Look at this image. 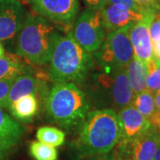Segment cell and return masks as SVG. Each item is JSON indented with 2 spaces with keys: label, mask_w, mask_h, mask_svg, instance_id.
Here are the masks:
<instances>
[{
  "label": "cell",
  "mask_w": 160,
  "mask_h": 160,
  "mask_svg": "<svg viewBox=\"0 0 160 160\" xmlns=\"http://www.w3.org/2000/svg\"><path fill=\"white\" fill-rule=\"evenodd\" d=\"M157 10L150 9L145 16L134 22L129 29L133 57L144 62L147 66L152 62V41L149 35V24Z\"/></svg>",
  "instance_id": "cell-12"
},
{
  "label": "cell",
  "mask_w": 160,
  "mask_h": 160,
  "mask_svg": "<svg viewBox=\"0 0 160 160\" xmlns=\"http://www.w3.org/2000/svg\"><path fill=\"white\" fill-rule=\"evenodd\" d=\"M84 160H119V158L115 153L114 150H112L106 154L96 155V156L86 158H84Z\"/></svg>",
  "instance_id": "cell-27"
},
{
  "label": "cell",
  "mask_w": 160,
  "mask_h": 160,
  "mask_svg": "<svg viewBox=\"0 0 160 160\" xmlns=\"http://www.w3.org/2000/svg\"><path fill=\"white\" fill-rule=\"evenodd\" d=\"M48 64L47 76L51 81L79 86L94 66L92 53L82 48L69 31L58 39Z\"/></svg>",
  "instance_id": "cell-4"
},
{
  "label": "cell",
  "mask_w": 160,
  "mask_h": 160,
  "mask_svg": "<svg viewBox=\"0 0 160 160\" xmlns=\"http://www.w3.org/2000/svg\"><path fill=\"white\" fill-rule=\"evenodd\" d=\"M132 104L152 126L158 128L160 133V116L155 105L154 94L146 89L134 94Z\"/></svg>",
  "instance_id": "cell-16"
},
{
  "label": "cell",
  "mask_w": 160,
  "mask_h": 160,
  "mask_svg": "<svg viewBox=\"0 0 160 160\" xmlns=\"http://www.w3.org/2000/svg\"><path fill=\"white\" fill-rule=\"evenodd\" d=\"M139 5L146 8H153L157 11H160V4L157 0H134Z\"/></svg>",
  "instance_id": "cell-29"
},
{
  "label": "cell",
  "mask_w": 160,
  "mask_h": 160,
  "mask_svg": "<svg viewBox=\"0 0 160 160\" xmlns=\"http://www.w3.org/2000/svg\"><path fill=\"white\" fill-rule=\"evenodd\" d=\"M152 60L156 67L160 66V41L152 43Z\"/></svg>",
  "instance_id": "cell-28"
},
{
  "label": "cell",
  "mask_w": 160,
  "mask_h": 160,
  "mask_svg": "<svg viewBox=\"0 0 160 160\" xmlns=\"http://www.w3.org/2000/svg\"><path fill=\"white\" fill-rule=\"evenodd\" d=\"M157 1H158V3L160 4V0H157Z\"/></svg>",
  "instance_id": "cell-34"
},
{
  "label": "cell",
  "mask_w": 160,
  "mask_h": 160,
  "mask_svg": "<svg viewBox=\"0 0 160 160\" xmlns=\"http://www.w3.org/2000/svg\"><path fill=\"white\" fill-rule=\"evenodd\" d=\"M36 137L40 142L56 148L64 143L66 139V134L62 130L59 129L57 127L42 126L38 129Z\"/></svg>",
  "instance_id": "cell-20"
},
{
  "label": "cell",
  "mask_w": 160,
  "mask_h": 160,
  "mask_svg": "<svg viewBox=\"0 0 160 160\" xmlns=\"http://www.w3.org/2000/svg\"><path fill=\"white\" fill-rule=\"evenodd\" d=\"M6 48L4 47L3 44L0 42V58H2L5 54H6Z\"/></svg>",
  "instance_id": "cell-32"
},
{
  "label": "cell",
  "mask_w": 160,
  "mask_h": 160,
  "mask_svg": "<svg viewBox=\"0 0 160 160\" xmlns=\"http://www.w3.org/2000/svg\"><path fill=\"white\" fill-rule=\"evenodd\" d=\"M49 90L46 81L40 78L38 76L34 75V72L20 75L15 78L12 85L6 101V109H9L12 104L19 98L29 94H34L39 102L42 101L46 102Z\"/></svg>",
  "instance_id": "cell-13"
},
{
  "label": "cell",
  "mask_w": 160,
  "mask_h": 160,
  "mask_svg": "<svg viewBox=\"0 0 160 160\" xmlns=\"http://www.w3.org/2000/svg\"><path fill=\"white\" fill-rule=\"evenodd\" d=\"M149 29L152 43L160 41V11L155 12L154 17L149 24Z\"/></svg>",
  "instance_id": "cell-24"
},
{
  "label": "cell",
  "mask_w": 160,
  "mask_h": 160,
  "mask_svg": "<svg viewBox=\"0 0 160 160\" xmlns=\"http://www.w3.org/2000/svg\"><path fill=\"white\" fill-rule=\"evenodd\" d=\"M29 153L35 160H57L58 151L54 147L37 141L29 144Z\"/></svg>",
  "instance_id": "cell-21"
},
{
  "label": "cell",
  "mask_w": 160,
  "mask_h": 160,
  "mask_svg": "<svg viewBox=\"0 0 160 160\" xmlns=\"http://www.w3.org/2000/svg\"><path fill=\"white\" fill-rule=\"evenodd\" d=\"M8 152L0 148V160H6Z\"/></svg>",
  "instance_id": "cell-31"
},
{
  "label": "cell",
  "mask_w": 160,
  "mask_h": 160,
  "mask_svg": "<svg viewBox=\"0 0 160 160\" xmlns=\"http://www.w3.org/2000/svg\"><path fill=\"white\" fill-rule=\"evenodd\" d=\"M101 11L106 29L108 32H111L132 25L142 20L149 10L146 12H139L122 5L108 3Z\"/></svg>",
  "instance_id": "cell-14"
},
{
  "label": "cell",
  "mask_w": 160,
  "mask_h": 160,
  "mask_svg": "<svg viewBox=\"0 0 160 160\" xmlns=\"http://www.w3.org/2000/svg\"><path fill=\"white\" fill-rule=\"evenodd\" d=\"M39 106V100L34 94H29L16 100L8 110H10L13 118L17 121L29 122L37 116Z\"/></svg>",
  "instance_id": "cell-17"
},
{
  "label": "cell",
  "mask_w": 160,
  "mask_h": 160,
  "mask_svg": "<svg viewBox=\"0 0 160 160\" xmlns=\"http://www.w3.org/2000/svg\"><path fill=\"white\" fill-rule=\"evenodd\" d=\"M146 89L153 94L160 92V66L149 72L146 81Z\"/></svg>",
  "instance_id": "cell-22"
},
{
  "label": "cell",
  "mask_w": 160,
  "mask_h": 160,
  "mask_svg": "<svg viewBox=\"0 0 160 160\" xmlns=\"http://www.w3.org/2000/svg\"><path fill=\"white\" fill-rule=\"evenodd\" d=\"M27 14L21 1L0 0V42L10 53H13L15 40Z\"/></svg>",
  "instance_id": "cell-8"
},
{
  "label": "cell",
  "mask_w": 160,
  "mask_h": 160,
  "mask_svg": "<svg viewBox=\"0 0 160 160\" xmlns=\"http://www.w3.org/2000/svg\"><path fill=\"white\" fill-rule=\"evenodd\" d=\"M38 15L64 29L73 26L79 13V0H29Z\"/></svg>",
  "instance_id": "cell-9"
},
{
  "label": "cell",
  "mask_w": 160,
  "mask_h": 160,
  "mask_svg": "<svg viewBox=\"0 0 160 160\" xmlns=\"http://www.w3.org/2000/svg\"><path fill=\"white\" fill-rule=\"evenodd\" d=\"M75 132L71 148L78 158L109 153L120 138L117 111L111 109L90 110Z\"/></svg>",
  "instance_id": "cell-1"
},
{
  "label": "cell",
  "mask_w": 160,
  "mask_h": 160,
  "mask_svg": "<svg viewBox=\"0 0 160 160\" xmlns=\"http://www.w3.org/2000/svg\"><path fill=\"white\" fill-rule=\"evenodd\" d=\"M24 132L17 120L0 108V148L9 152L20 143Z\"/></svg>",
  "instance_id": "cell-15"
},
{
  "label": "cell",
  "mask_w": 160,
  "mask_h": 160,
  "mask_svg": "<svg viewBox=\"0 0 160 160\" xmlns=\"http://www.w3.org/2000/svg\"><path fill=\"white\" fill-rule=\"evenodd\" d=\"M80 85L86 92L91 108L118 111L132 104L134 93L127 78L126 68L108 69L94 67Z\"/></svg>",
  "instance_id": "cell-2"
},
{
  "label": "cell",
  "mask_w": 160,
  "mask_h": 160,
  "mask_svg": "<svg viewBox=\"0 0 160 160\" xmlns=\"http://www.w3.org/2000/svg\"><path fill=\"white\" fill-rule=\"evenodd\" d=\"M126 70L134 94L146 90V81L149 75V68L145 63L133 57L126 66Z\"/></svg>",
  "instance_id": "cell-18"
},
{
  "label": "cell",
  "mask_w": 160,
  "mask_h": 160,
  "mask_svg": "<svg viewBox=\"0 0 160 160\" xmlns=\"http://www.w3.org/2000/svg\"><path fill=\"white\" fill-rule=\"evenodd\" d=\"M154 100H155V105L157 108V111L160 116V92H157L154 94Z\"/></svg>",
  "instance_id": "cell-30"
},
{
  "label": "cell",
  "mask_w": 160,
  "mask_h": 160,
  "mask_svg": "<svg viewBox=\"0 0 160 160\" xmlns=\"http://www.w3.org/2000/svg\"><path fill=\"white\" fill-rule=\"evenodd\" d=\"M16 77L0 79V108L6 109V101L11 89V86Z\"/></svg>",
  "instance_id": "cell-23"
},
{
  "label": "cell",
  "mask_w": 160,
  "mask_h": 160,
  "mask_svg": "<svg viewBox=\"0 0 160 160\" xmlns=\"http://www.w3.org/2000/svg\"><path fill=\"white\" fill-rule=\"evenodd\" d=\"M108 3L109 4H118V5H122V6H126L127 8L131 9L132 11L139 12H146L149 9H153V8H146V7H143L142 6H141L138 3H136L134 0H108Z\"/></svg>",
  "instance_id": "cell-25"
},
{
  "label": "cell",
  "mask_w": 160,
  "mask_h": 160,
  "mask_svg": "<svg viewBox=\"0 0 160 160\" xmlns=\"http://www.w3.org/2000/svg\"><path fill=\"white\" fill-rule=\"evenodd\" d=\"M126 28L108 32L102 45L92 53L94 67L108 69L126 68L133 58L129 29Z\"/></svg>",
  "instance_id": "cell-6"
},
{
  "label": "cell",
  "mask_w": 160,
  "mask_h": 160,
  "mask_svg": "<svg viewBox=\"0 0 160 160\" xmlns=\"http://www.w3.org/2000/svg\"><path fill=\"white\" fill-rule=\"evenodd\" d=\"M45 104L49 118L68 132L76 131L92 109L86 92L74 83H55Z\"/></svg>",
  "instance_id": "cell-5"
},
{
  "label": "cell",
  "mask_w": 160,
  "mask_h": 160,
  "mask_svg": "<svg viewBox=\"0 0 160 160\" xmlns=\"http://www.w3.org/2000/svg\"><path fill=\"white\" fill-rule=\"evenodd\" d=\"M28 72H34V70L17 55L7 52L0 58V79L18 77Z\"/></svg>",
  "instance_id": "cell-19"
},
{
  "label": "cell",
  "mask_w": 160,
  "mask_h": 160,
  "mask_svg": "<svg viewBox=\"0 0 160 160\" xmlns=\"http://www.w3.org/2000/svg\"><path fill=\"white\" fill-rule=\"evenodd\" d=\"M120 138L117 146L123 147L131 143L148 131L151 124L130 104L118 111Z\"/></svg>",
  "instance_id": "cell-11"
},
{
  "label": "cell",
  "mask_w": 160,
  "mask_h": 160,
  "mask_svg": "<svg viewBox=\"0 0 160 160\" xmlns=\"http://www.w3.org/2000/svg\"><path fill=\"white\" fill-rule=\"evenodd\" d=\"M61 36L51 22L28 12L15 40L13 54L34 65L48 64Z\"/></svg>",
  "instance_id": "cell-3"
},
{
  "label": "cell",
  "mask_w": 160,
  "mask_h": 160,
  "mask_svg": "<svg viewBox=\"0 0 160 160\" xmlns=\"http://www.w3.org/2000/svg\"><path fill=\"white\" fill-rule=\"evenodd\" d=\"M69 32L82 48L90 53H93L102 45L108 34L102 11L86 8L78 14Z\"/></svg>",
  "instance_id": "cell-7"
},
{
  "label": "cell",
  "mask_w": 160,
  "mask_h": 160,
  "mask_svg": "<svg viewBox=\"0 0 160 160\" xmlns=\"http://www.w3.org/2000/svg\"><path fill=\"white\" fill-rule=\"evenodd\" d=\"M154 160H160V143L157 149V151H156V154H155Z\"/></svg>",
  "instance_id": "cell-33"
},
{
  "label": "cell",
  "mask_w": 160,
  "mask_h": 160,
  "mask_svg": "<svg viewBox=\"0 0 160 160\" xmlns=\"http://www.w3.org/2000/svg\"><path fill=\"white\" fill-rule=\"evenodd\" d=\"M160 143V133L152 126L142 136L123 147L116 146L113 150L119 160H154Z\"/></svg>",
  "instance_id": "cell-10"
},
{
  "label": "cell",
  "mask_w": 160,
  "mask_h": 160,
  "mask_svg": "<svg viewBox=\"0 0 160 160\" xmlns=\"http://www.w3.org/2000/svg\"><path fill=\"white\" fill-rule=\"evenodd\" d=\"M86 8L102 10L108 4V0H82Z\"/></svg>",
  "instance_id": "cell-26"
}]
</instances>
